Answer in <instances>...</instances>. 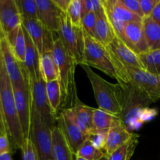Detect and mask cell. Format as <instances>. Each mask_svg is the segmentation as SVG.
<instances>
[{
	"label": "cell",
	"instance_id": "1",
	"mask_svg": "<svg viewBox=\"0 0 160 160\" xmlns=\"http://www.w3.org/2000/svg\"><path fill=\"white\" fill-rule=\"evenodd\" d=\"M84 33V62L82 65L101 70L122 85L129 84L130 77L124 64L108 48L95 38Z\"/></svg>",
	"mask_w": 160,
	"mask_h": 160
},
{
	"label": "cell",
	"instance_id": "2",
	"mask_svg": "<svg viewBox=\"0 0 160 160\" xmlns=\"http://www.w3.org/2000/svg\"><path fill=\"white\" fill-rule=\"evenodd\" d=\"M92 84L98 109L122 118L129 85L112 84L103 79L89 66L81 65Z\"/></svg>",
	"mask_w": 160,
	"mask_h": 160
},
{
	"label": "cell",
	"instance_id": "3",
	"mask_svg": "<svg viewBox=\"0 0 160 160\" xmlns=\"http://www.w3.org/2000/svg\"><path fill=\"white\" fill-rule=\"evenodd\" d=\"M0 98L2 109L12 153L21 149L24 138L19 120L12 81L0 53Z\"/></svg>",
	"mask_w": 160,
	"mask_h": 160
},
{
	"label": "cell",
	"instance_id": "4",
	"mask_svg": "<svg viewBox=\"0 0 160 160\" xmlns=\"http://www.w3.org/2000/svg\"><path fill=\"white\" fill-rule=\"evenodd\" d=\"M52 54L57 65L58 80L62 92L60 111L64 109H70L79 100L75 81V70L78 65L66 49L58 35L53 42Z\"/></svg>",
	"mask_w": 160,
	"mask_h": 160
},
{
	"label": "cell",
	"instance_id": "5",
	"mask_svg": "<svg viewBox=\"0 0 160 160\" xmlns=\"http://www.w3.org/2000/svg\"><path fill=\"white\" fill-rule=\"evenodd\" d=\"M31 111L29 138L35 148L38 159H53L52 130L42 120L39 112L32 104Z\"/></svg>",
	"mask_w": 160,
	"mask_h": 160
},
{
	"label": "cell",
	"instance_id": "6",
	"mask_svg": "<svg viewBox=\"0 0 160 160\" xmlns=\"http://www.w3.org/2000/svg\"><path fill=\"white\" fill-rule=\"evenodd\" d=\"M125 66V65H124ZM130 77L128 85L148 104L160 100V78L143 69L125 66Z\"/></svg>",
	"mask_w": 160,
	"mask_h": 160
},
{
	"label": "cell",
	"instance_id": "7",
	"mask_svg": "<svg viewBox=\"0 0 160 160\" xmlns=\"http://www.w3.org/2000/svg\"><path fill=\"white\" fill-rule=\"evenodd\" d=\"M58 36L77 65L84 62V33L82 28L72 24L67 12H62Z\"/></svg>",
	"mask_w": 160,
	"mask_h": 160
},
{
	"label": "cell",
	"instance_id": "8",
	"mask_svg": "<svg viewBox=\"0 0 160 160\" xmlns=\"http://www.w3.org/2000/svg\"><path fill=\"white\" fill-rule=\"evenodd\" d=\"M31 104L35 107L40 114L42 120L51 128L54 129L57 126L56 114L50 108L46 94V83L42 77L37 78L29 83Z\"/></svg>",
	"mask_w": 160,
	"mask_h": 160
},
{
	"label": "cell",
	"instance_id": "9",
	"mask_svg": "<svg viewBox=\"0 0 160 160\" xmlns=\"http://www.w3.org/2000/svg\"><path fill=\"white\" fill-rule=\"evenodd\" d=\"M56 123L75 156L80 147L88 139V137L84 134L76 123L70 109H62L57 114Z\"/></svg>",
	"mask_w": 160,
	"mask_h": 160
},
{
	"label": "cell",
	"instance_id": "10",
	"mask_svg": "<svg viewBox=\"0 0 160 160\" xmlns=\"http://www.w3.org/2000/svg\"><path fill=\"white\" fill-rule=\"evenodd\" d=\"M106 15L113 27L117 35L122 38L127 23L142 20L136 14L128 10L121 3L120 0H103Z\"/></svg>",
	"mask_w": 160,
	"mask_h": 160
},
{
	"label": "cell",
	"instance_id": "11",
	"mask_svg": "<svg viewBox=\"0 0 160 160\" xmlns=\"http://www.w3.org/2000/svg\"><path fill=\"white\" fill-rule=\"evenodd\" d=\"M16 108L23 131L24 140L29 138L31 116V98L29 85L27 84L12 85Z\"/></svg>",
	"mask_w": 160,
	"mask_h": 160
},
{
	"label": "cell",
	"instance_id": "12",
	"mask_svg": "<svg viewBox=\"0 0 160 160\" xmlns=\"http://www.w3.org/2000/svg\"><path fill=\"white\" fill-rule=\"evenodd\" d=\"M0 53L12 85L26 84L20 63L16 58L4 32L0 37Z\"/></svg>",
	"mask_w": 160,
	"mask_h": 160
},
{
	"label": "cell",
	"instance_id": "13",
	"mask_svg": "<svg viewBox=\"0 0 160 160\" xmlns=\"http://www.w3.org/2000/svg\"><path fill=\"white\" fill-rule=\"evenodd\" d=\"M38 20L53 33H58L60 27L62 12L56 6L53 0H36Z\"/></svg>",
	"mask_w": 160,
	"mask_h": 160
},
{
	"label": "cell",
	"instance_id": "14",
	"mask_svg": "<svg viewBox=\"0 0 160 160\" xmlns=\"http://www.w3.org/2000/svg\"><path fill=\"white\" fill-rule=\"evenodd\" d=\"M0 25L6 35L22 25V17L16 0H0Z\"/></svg>",
	"mask_w": 160,
	"mask_h": 160
},
{
	"label": "cell",
	"instance_id": "15",
	"mask_svg": "<svg viewBox=\"0 0 160 160\" xmlns=\"http://www.w3.org/2000/svg\"><path fill=\"white\" fill-rule=\"evenodd\" d=\"M122 39L138 55L149 51L144 34L142 20L127 23Z\"/></svg>",
	"mask_w": 160,
	"mask_h": 160
},
{
	"label": "cell",
	"instance_id": "16",
	"mask_svg": "<svg viewBox=\"0 0 160 160\" xmlns=\"http://www.w3.org/2000/svg\"><path fill=\"white\" fill-rule=\"evenodd\" d=\"M107 47L125 66L144 70L139 55L131 49L120 37L117 35Z\"/></svg>",
	"mask_w": 160,
	"mask_h": 160
},
{
	"label": "cell",
	"instance_id": "17",
	"mask_svg": "<svg viewBox=\"0 0 160 160\" xmlns=\"http://www.w3.org/2000/svg\"><path fill=\"white\" fill-rule=\"evenodd\" d=\"M95 109V108L84 104L80 99L73 107L70 108L76 123L84 134H86L88 138L92 133L95 132L93 124V115Z\"/></svg>",
	"mask_w": 160,
	"mask_h": 160
},
{
	"label": "cell",
	"instance_id": "18",
	"mask_svg": "<svg viewBox=\"0 0 160 160\" xmlns=\"http://www.w3.org/2000/svg\"><path fill=\"white\" fill-rule=\"evenodd\" d=\"M96 17L94 38L104 46H108L117 37V33L106 15L104 5L102 9L96 13Z\"/></svg>",
	"mask_w": 160,
	"mask_h": 160
},
{
	"label": "cell",
	"instance_id": "19",
	"mask_svg": "<svg viewBox=\"0 0 160 160\" xmlns=\"http://www.w3.org/2000/svg\"><path fill=\"white\" fill-rule=\"evenodd\" d=\"M24 30V28H23ZM24 35L26 38V55H25L24 65L27 72L29 76L30 81H34L37 78L42 77L39 67V58L40 54L38 51L37 48L34 45V42L31 40V37L24 30Z\"/></svg>",
	"mask_w": 160,
	"mask_h": 160
},
{
	"label": "cell",
	"instance_id": "20",
	"mask_svg": "<svg viewBox=\"0 0 160 160\" xmlns=\"http://www.w3.org/2000/svg\"><path fill=\"white\" fill-rule=\"evenodd\" d=\"M134 133L131 132L124 123L112 128L108 131L105 155L111 154L114 151L124 145L133 137Z\"/></svg>",
	"mask_w": 160,
	"mask_h": 160
},
{
	"label": "cell",
	"instance_id": "21",
	"mask_svg": "<svg viewBox=\"0 0 160 160\" xmlns=\"http://www.w3.org/2000/svg\"><path fill=\"white\" fill-rule=\"evenodd\" d=\"M52 153L55 160H73L74 153L57 126L52 130Z\"/></svg>",
	"mask_w": 160,
	"mask_h": 160
},
{
	"label": "cell",
	"instance_id": "22",
	"mask_svg": "<svg viewBox=\"0 0 160 160\" xmlns=\"http://www.w3.org/2000/svg\"><path fill=\"white\" fill-rule=\"evenodd\" d=\"M123 123L120 117L114 116L101 109H95L93 115L95 131H109L111 128Z\"/></svg>",
	"mask_w": 160,
	"mask_h": 160
},
{
	"label": "cell",
	"instance_id": "23",
	"mask_svg": "<svg viewBox=\"0 0 160 160\" xmlns=\"http://www.w3.org/2000/svg\"><path fill=\"white\" fill-rule=\"evenodd\" d=\"M39 67H40L41 74L45 83L58 80L59 78L58 68L53 57L52 50L44 51L40 55Z\"/></svg>",
	"mask_w": 160,
	"mask_h": 160
},
{
	"label": "cell",
	"instance_id": "24",
	"mask_svg": "<svg viewBox=\"0 0 160 160\" xmlns=\"http://www.w3.org/2000/svg\"><path fill=\"white\" fill-rule=\"evenodd\" d=\"M9 45L19 63H24L26 55V38L23 25L19 27L17 30L6 35Z\"/></svg>",
	"mask_w": 160,
	"mask_h": 160
},
{
	"label": "cell",
	"instance_id": "25",
	"mask_svg": "<svg viewBox=\"0 0 160 160\" xmlns=\"http://www.w3.org/2000/svg\"><path fill=\"white\" fill-rule=\"evenodd\" d=\"M144 34L149 51L160 49V25L150 17L142 19Z\"/></svg>",
	"mask_w": 160,
	"mask_h": 160
},
{
	"label": "cell",
	"instance_id": "26",
	"mask_svg": "<svg viewBox=\"0 0 160 160\" xmlns=\"http://www.w3.org/2000/svg\"><path fill=\"white\" fill-rule=\"evenodd\" d=\"M139 134L134 133L133 137L128 142L111 154L105 156V157L108 160H131L139 143Z\"/></svg>",
	"mask_w": 160,
	"mask_h": 160
},
{
	"label": "cell",
	"instance_id": "27",
	"mask_svg": "<svg viewBox=\"0 0 160 160\" xmlns=\"http://www.w3.org/2000/svg\"><path fill=\"white\" fill-rule=\"evenodd\" d=\"M46 94L50 108L53 113L57 116L61 109L62 103V92L59 80L46 83Z\"/></svg>",
	"mask_w": 160,
	"mask_h": 160
},
{
	"label": "cell",
	"instance_id": "28",
	"mask_svg": "<svg viewBox=\"0 0 160 160\" xmlns=\"http://www.w3.org/2000/svg\"><path fill=\"white\" fill-rule=\"evenodd\" d=\"M144 70L160 78V49L139 54Z\"/></svg>",
	"mask_w": 160,
	"mask_h": 160
},
{
	"label": "cell",
	"instance_id": "29",
	"mask_svg": "<svg viewBox=\"0 0 160 160\" xmlns=\"http://www.w3.org/2000/svg\"><path fill=\"white\" fill-rule=\"evenodd\" d=\"M105 156V152L95 148L89 139H87L83 143L75 154V156L84 158L87 160H101Z\"/></svg>",
	"mask_w": 160,
	"mask_h": 160
},
{
	"label": "cell",
	"instance_id": "30",
	"mask_svg": "<svg viewBox=\"0 0 160 160\" xmlns=\"http://www.w3.org/2000/svg\"><path fill=\"white\" fill-rule=\"evenodd\" d=\"M22 19L24 20H38L36 0H16Z\"/></svg>",
	"mask_w": 160,
	"mask_h": 160
},
{
	"label": "cell",
	"instance_id": "31",
	"mask_svg": "<svg viewBox=\"0 0 160 160\" xmlns=\"http://www.w3.org/2000/svg\"><path fill=\"white\" fill-rule=\"evenodd\" d=\"M67 13L73 26L77 28H82L81 25L83 17L82 0H71Z\"/></svg>",
	"mask_w": 160,
	"mask_h": 160
},
{
	"label": "cell",
	"instance_id": "32",
	"mask_svg": "<svg viewBox=\"0 0 160 160\" xmlns=\"http://www.w3.org/2000/svg\"><path fill=\"white\" fill-rule=\"evenodd\" d=\"M96 14L93 12H88L83 15L82 22V28L85 33L89 34L90 36L94 38L95 35V28L96 24Z\"/></svg>",
	"mask_w": 160,
	"mask_h": 160
},
{
	"label": "cell",
	"instance_id": "33",
	"mask_svg": "<svg viewBox=\"0 0 160 160\" xmlns=\"http://www.w3.org/2000/svg\"><path fill=\"white\" fill-rule=\"evenodd\" d=\"M108 131H95L89 136L88 139L98 149L104 151L107 140Z\"/></svg>",
	"mask_w": 160,
	"mask_h": 160
},
{
	"label": "cell",
	"instance_id": "34",
	"mask_svg": "<svg viewBox=\"0 0 160 160\" xmlns=\"http://www.w3.org/2000/svg\"><path fill=\"white\" fill-rule=\"evenodd\" d=\"M21 151L23 160H39L35 148L30 138L25 139Z\"/></svg>",
	"mask_w": 160,
	"mask_h": 160
},
{
	"label": "cell",
	"instance_id": "35",
	"mask_svg": "<svg viewBox=\"0 0 160 160\" xmlns=\"http://www.w3.org/2000/svg\"><path fill=\"white\" fill-rule=\"evenodd\" d=\"M82 2L83 15L90 12L96 14L103 8V0H82Z\"/></svg>",
	"mask_w": 160,
	"mask_h": 160
},
{
	"label": "cell",
	"instance_id": "36",
	"mask_svg": "<svg viewBox=\"0 0 160 160\" xmlns=\"http://www.w3.org/2000/svg\"><path fill=\"white\" fill-rule=\"evenodd\" d=\"M159 0H139L141 9L144 17H150Z\"/></svg>",
	"mask_w": 160,
	"mask_h": 160
},
{
	"label": "cell",
	"instance_id": "37",
	"mask_svg": "<svg viewBox=\"0 0 160 160\" xmlns=\"http://www.w3.org/2000/svg\"><path fill=\"white\" fill-rule=\"evenodd\" d=\"M122 4L133 13L136 14L139 17L143 19L144 15L141 9L139 0H120Z\"/></svg>",
	"mask_w": 160,
	"mask_h": 160
},
{
	"label": "cell",
	"instance_id": "38",
	"mask_svg": "<svg viewBox=\"0 0 160 160\" xmlns=\"http://www.w3.org/2000/svg\"><path fill=\"white\" fill-rule=\"evenodd\" d=\"M6 153H12L10 142L7 135L0 134V156Z\"/></svg>",
	"mask_w": 160,
	"mask_h": 160
},
{
	"label": "cell",
	"instance_id": "39",
	"mask_svg": "<svg viewBox=\"0 0 160 160\" xmlns=\"http://www.w3.org/2000/svg\"><path fill=\"white\" fill-rule=\"evenodd\" d=\"M53 2L62 12H67L71 0H53Z\"/></svg>",
	"mask_w": 160,
	"mask_h": 160
},
{
	"label": "cell",
	"instance_id": "40",
	"mask_svg": "<svg viewBox=\"0 0 160 160\" xmlns=\"http://www.w3.org/2000/svg\"><path fill=\"white\" fill-rule=\"evenodd\" d=\"M0 134H6V135H7L6 123H5L4 117H3V113H2V109L1 98H0Z\"/></svg>",
	"mask_w": 160,
	"mask_h": 160
},
{
	"label": "cell",
	"instance_id": "41",
	"mask_svg": "<svg viewBox=\"0 0 160 160\" xmlns=\"http://www.w3.org/2000/svg\"><path fill=\"white\" fill-rule=\"evenodd\" d=\"M150 17L160 25V0L159 3H158V4L156 5V7H155L154 10H153L152 13L150 16Z\"/></svg>",
	"mask_w": 160,
	"mask_h": 160
},
{
	"label": "cell",
	"instance_id": "42",
	"mask_svg": "<svg viewBox=\"0 0 160 160\" xmlns=\"http://www.w3.org/2000/svg\"><path fill=\"white\" fill-rule=\"evenodd\" d=\"M0 160H12L11 153H6L0 156Z\"/></svg>",
	"mask_w": 160,
	"mask_h": 160
},
{
	"label": "cell",
	"instance_id": "43",
	"mask_svg": "<svg viewBox=\"0 0 160 160\" xmlns=\"http://www.w3.org/2000/svg\"><path fill=\"white\" fill-rule=\"evenodd\" d=\"M76 160H87L84 158H81V157H78V156H76Z\"/></svg>",
	"mask_w": 160,
	"mask_h": 160
},
{
	"label": "cell",
	"instance_id": "44",
	"mask_svg": "<svg viewBox=\"0 0 160 160\" xmlns=\"http://www.w3.org/2000/svg\"><path fill=\"white\" fill-rule=\"evenodd\" d=\"M4 32V31H3V30H2V27H1V25H0V37H1V34H2V33Z\"/></svg>",
	"mask_w": 160,
	"mask_h": 160
},
{
	"label": "cell",
	"instance_id": "45",
	"mask_svg": "<svg viewBox=\"0 0 160 160\" xmlns=\"http://www.w3.org/2000/svg\"><path fill=\"white\" fill-rule=\"evenodd\" d=\"M101 160H108L107 159H106V157H104V158H103V159H101Z\"/></svg>",
	"mask_w": 160,
	"mask_h": 160
},
{
	"label": "cell",
	"instance_id": "46",
	"mask_svg": "<svg viewBox=\"0 0 160 160\" xmlns=\"http://www.w3.org/2000/svg\"><path fill=\"white\" fill-rule=\"evenodd\" d=\"M51 160H55V159H51Z\"/></svg>",
	"mask_w": 160,
	"mask_h": 160
},
{
	"label": "cell",
	"instance_id": "47",
	"mask_svg": "<svg viewBox=\"0 0 160 160\" xmlns=\"http://www.w3.org/2000/svg\"><path fill=\"white\" fill-rule=\"evenodd\" d=\"M159 160H160V159H159Z\"/></svg>",
	"mask_w": 160,
	"mask_h": 160
}]
</instances>
